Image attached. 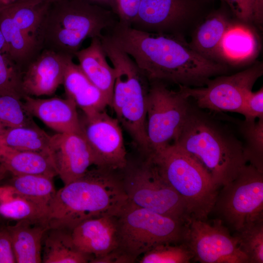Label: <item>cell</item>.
<instances>
[{"label":"cell","mask_w":263,"mask_h":263,"mask_svg":"<svg viewBox=\"0 0 263 263\" xmlns=\"http://www.w3.org/2000/svg\"><path fill=\"white\" fill-rule=\"evenodd\" d=\"M106 34L131 57L149 82L202 87L227 71L225 65L201 55L177 35L142 31L119 21Z\"/></svg>","instance_id":"cell-1"},{"label":"cell","mask_w":263,"mask_h":263,"mask_svg":"<svg viewBox=\"0 0 263 263\" xmlns=\"http://www.w3.org/2000/svg\"><path fill=\"white\" fill-rule=\"evenodd\" d=\"M128 201L121 171L95 167L56 191L45 224L71 231L90 219L117 216Z\"/></svg>","instance_id":"cell-2"},{"label":"cell","mask_w":263,"mask_h":263,"mask_svg":"<svg viewBox=\"0 0 263 263\" xmlns=\"http://www.w3.org/2000/svg\"><path fill=\"white\" fill-rule=\"evenodd\" d=\"M173 144L197 160L219 188L233 180L247 163L243 143L210 115L192 106Z\"/></svg>","instance_id":"cell-3"},{"label":"cell","mask_w":263,"mask_h":263,"mask_svg":"<svg viewBox=\"0 0 263 263\" xmlns=\"http://www.w3.org/2000/svg\"><path fill=\"white\" fill-rule=\"evenodd\" d=\"M105 7L82 0H50L42 21V49L74 56L87 38H101L117 22Z\"/></svg>","instance_id":"cell-4"},{"label":"cell","mask_w":263,"mask_h":263,"mask_svg":"<svg viewBox=\"0 0 263 263\" xmlns=\"http://www.w3.org/2000/svg\"><path fill=\"white\" fill-rule=\"evenodd\" d=\"M115 72L111 107L144 157L150 155L147 133V99L150 82L133 60L106 35L100 38Z\"/></svg>","instance_id":"cell-5"},{"label":"cell","mask_w":263,"mask_h":263,"mask_svg":"<svg viewBox=\"0 0 263 263\" xmlns=\"http://www.w3.org/2000/svg\"><path fill=\"white\" fill-rule=\"evenodd\" d=\"M149 156L164 180L184 202L190 219L207 221L219 187L206 169L175 144Z\"/></svg>","instance_id":"cell-6"},{"label":"cell","mask_w":263,"mask_h":263,"mask_svg":"<svg viewBox=\"0 0 263 263\" xmlns=\"http://www.w3.org/2000/svg\"><path fill=\"white\" fill-rule=\"evenodd\" d=\"M117 248L133 263L158 244L184 242L188 223L128 201L117 215Z\"/></svg>","instance_id":"cell-7"},{"label":"cell","mask_w":263,"mask_h":263,"mask_svg":"<svg viewBox=\"0 0 263 263\" xmlns=\"http://www.w3.org/2000/svg\"><path fill=\"white\" fill-rule=\"evenodd\" d=\"M121 173L129 202L186 222L190 219L184 202L164 180L150 156L136 163L128 161Z\"/></svg>","instance_id":"cell-8"},{"label":"cell","mask_w":263,"mask_h":263,"mask_svg":"<svg viewBox=\"0 0 263 263\" xmlns=\"http://www.w3.org/2000/svg\"><path fill=\"white\" fill-rule=\"evenodd\" d=\"M189 100L179 89H169L161 81L150 82L146 133L150 155L176 141L191 108Z\"/></svg>","instance_id":"cell-9"},{"label":"cell","mask_w":263,"mask_h":263,"mask_svg":"<svg viewBox=\"0 0 263 263\" xmlns=\"http://www.w3.org/2000/svg\"><path fill=\"white\" fill-rule=\"evenodd\" d=\"M222 187L212 211L228 227L236 231L263 218V172L246 164Z\"/></svg>","instance_id":"cell-10"},{"label":"cell","mask_w":263,"mask_h":263,"mask_svg":"<svg viewBox=\"0 0 263 263\" xmlns=\"http://www.w3.org/2000/svg\"><path fill=\"white\" fill-rule=\"evenodd\" d=\"M263 73L262 65L256 64L230 75H218L202 87L179 85V89L198 108L240 114L246 96Z\"/></svg>","instance_id":"cell-11"},{"label":"cell","mask_w":263,"mask_h":263,"mask_svg":"<svg viewBox=\"0 0 263 263\" xmlns=\"http://www.w3.org/2000/svg\"><path fill=\"white\" fill-rule=\"evenodd\" d=\"M184 242L201 263H249L237 239L219 219L212 224L189 219Z\"/></svg>","instance_id":"cell-12"},{"label":"cell","mask_w":263,"mask_h":263,"mask_svg":"<svg viewBox=\"0 0 263 263\" xmlns=\"http://www.w3.org/2000/svg\"><path fill=\"white\" fill-rule=\"evenodd\" d=\"M82 132L92 150L95 167L120 171L128 160L122 131L117 118L105 110L84 116L81 120Z\"/></svg>","instance_id":"cell-13"},{"label":"cell","mask_w":263,"mask_h":263,"mask_svg":"<svg viewBox=\"0 0 263 263\" xmlns=\"http://www.w3.org/2000/svg\"><path fill=\"white\" fill-rule=\"evenodd\" d=\"M49 155L64 185L82 176L94 165L92 150L82 130L51 136Z\"/></svg>","instance_id":"cell-14"},{"label":"cell","mask_w":263,"mask_h":263,"mask_svg":"<svg viewBox=\"0 0 263 263\" xmlns=\"http://www.w3.org/2000/svg\"><path fill=\"white\" fill-rule=\"evenodd\" d=\"M199 5V0H141L131 26L142 31L175 35L177 28Z\"/></svg>","instance_id":"cell-15"},{"label":"cell","mask_w":263,"mask_h":263,"mask_svg":"<svg viewBox=\"0 0 263 263\" xmlns=\"http://www.w3.org/2000/svg\"><path fill=\"white\" fill-rule=\"evenodd\" d=\"M69 55L42 49L22 73V88L25 95L39 96L55 93L62 84Z\"/></svg>","instance_id":"cell-16"},{"label":"cell","mask_w":263,"mask_h":263,"mask_svg":"<svg viewBox=\"0 0 263 263\" xmlns=\"http://www.w3.org/2000/svg\"><path fill=\"white\" fill-rule=\"evenodd\" d=\"M70 232L76 247L94 258L104 256L118 246L117 216L86 220L74 227Z\"/></svg>","instance_id":"cell-17"},{"label":"cell","mask_w":263,"mask_h":263,"mask_svg":"<svg viewBox=\"0 0 263 263\" xmlns=\"http://www.w3.org/2000/svg\"><path fill=\"white\" fill-rule=\"evenodd\" d=\"M24 103L29 112L57 133L82 130L75 104L69 98H34L25 95Z\"/></svg>","instance_id":"cell-18"},{"label":"cell","mask_w":263,"mask_h":263,"mask_svg":"<svg viewBox=\"0 0 263 263\" xmlns=\"http://www.w3.org/2000/svg\"><path fill=\"white\" fill-rule=\"evenodd\" d=\"M67 58L62 84L67 98L89 116L105 110L109 102L103 94L89 80L79 65Z\"/></svg>","instance_id":"cell-19"},{"label":"cell","mask_w":263,"mask_h":263,"mask_svg":"<svg viewBox=\"0 0 263 263\" xmlns=\"http://www.w3.org/2000/svg\"><path fill=\"white\" fill-rule=\"evenodd\" d=\"M74 56L83 73L103 94L111 107L115 72L107 63L100 38H91L90 45L77 51Z\"/></svg>","instance_id":"cell-20"},{"label":"cell","mask_w":263,"mask_h":263,"mask_svg":"<svg viewBox=\"0 0 263 263\" xmlns=\"http://www.w3.org/2000/svg\"><path fill=\"white\" fill-rule=\"evenodd\" d=\"M4 228L10 236L16 263H42L43 240L49 229L45 224L20 220Z\"/></svg>","instance_id":"cell-21"},{"label":"cell","mask_w":263,"mask_h":263,"mask_svg":"<svg viewBox=\"0 0 263 263\" xmlns=\"http://www.w3.org/2000/svg\"><path fill=\"white\" fill-rule=\"evenodd\" d=\"M0 167L13 175L41 174L53 177L57 175L49 155L18 150L0 144Z\"/></svg>","instance_id":"cell-22"},{"label":"cell","mask_w":263,"mask_h":263,"mask_svg":"<svg viewBox=\"0 0 263 263\" xmlns=\"http://www.w3.org/2000/svg\"><path fill=\"white\" fill-rule=\"evenodd\" d=\"M42 263H87L94 258L80 251L75 245L69 230L49 228L42 243Z\"/></svg>","instance_id":"cell-23"},{"label":"cell","mask_w":263,"mask_h":263,"mask_svg":"<svg viewBox=\"0 0 263 263\" xmlns=\"http://www.w3.org/2000/svg\"><path fill=\"white\" fill-rule=\"evenodd\" d=\"M0 27L7 53L23 72L42 50L21 33L2 7H0Z\"/></svg>","instance_id":"cell-24"},{"label":"cell","mask_w":263,"mask_h":263,"mask_svg":"<svg viewBox=\"0 0 263 263\" xmlns=\"http://www.w3.org/2000/svg\"><path fill=\"white\" fill-rule=\"evenodd\" d=\"M257 51L256 38L248 28L242 25L229 26L219 47V56L236 64L252 58Z\"/></svg>","instance_id":"cell-25"},{"label":"cell","mask_w":263,"mask_h":263,"mask_svg":"<svg viewBox=\"0 0 263 263\" xmlns=\"http://www.w3.org/2000/svg\"><path fill=\"white\" fill-rule=\"evenodd\" d=\"M53 178L41 174L13 175L6 185L18 195L36 204L47 212L56 192Z\"/></svg>","instance_id":"cell-26"},{"label":"cell","mask_w":263,"mask_h":263,"mask_svg":"<svg viewBox=\"0 0 263 263\" xmlns=\"http://www.w3.org/2000/svg\"><path fill=\"white\" fill-rule=\"evenodd\" d=\"M229 26L223 14H216L201 24L189 45L201 55L214 60L219 56L220 43Z\"/></svg>","instance_id":"cell-27"},{"label":"cell","mask_w":263,"mask_h":263,"mask_svg":"<svg viewBox=\"0 0 263 263\" xmlns=\"http://www.w3.org/2000/svg\"><path fill=\"white\" fill-rule=\"evenodd\" d=\"M51 137L39 127L5 128L0 133V144L18 150L49 155Z\"/></svg>","instance_id":"cell-28"},{"label":"cell","mask_w":263,"mask_h":263,"mask_svg":"<svg viewBox=\"0 0 263 263\" xmlns=\"http://www.w3.org/2000/svg\"><path fill=\"white\" fill-rule=\"evenodd\" d=\"M46 211L17 194L7 185L0 187V215L14 220H28L45 224Z\"/></svg>","instance_id":"cell-29"},{"label":"cell","mask_w":263,"mask_h":263,"mask_svg":"<svg viewBox=\"0 0 263 263\" xmlns=\"http://www.w3.org/2000/svg\"><path fill=\"white\" fill-rule=\"evenodd\" d=\"M257 119L242 121L239 128L245 141L243 145L247 162L263 172V117Z\"/></svg>","instance_id":"cell-30"},{"label":"cell","mask_w":263,"mask_h":263,"mask_svg":"<svg viewBox=\"0 0 263 263\" xmlns=\"http://www.w3.org/2000/svg\"><path fill=\"white\" fill-rule=\"evenodd\" d=\"M232 235L249 263H263V218L247 224Z\"/></svg>","instance_id":"cell-31"},{"label":"cell","mask_w":263,"mask_h":263,"mask_svg":"<svg viewBox=\"0 0 263 263\" xmlns=\"http://www.w3.org/2000/svg\"><path fill=\"white\" fill-rule=\"evenodd\" d=\"M22 100L10 95L0 96V123L3 127H38Z\"/></svg>","instance_id":"cell-32"},{"label":"cell","mask_w":263,"mask_h":263,"mask_svg":"<svg viewBox=\"0 0 263 263\" xmlns=\"http://www.w3.org/2000/svg\"><path fill=\"white\" fill-rule=\"evenodd\" d=\"M193 254L185 242L158 244L143 254L140 263H188Z\"/></svg>","instance_id":"cell-33"},{"label":"cell","mask_w":263,"mask_h":263,"mask_svg":"<svg viewBox=\"0 0 263 263\" xmlns=\"http://www.w3.org/2000/svg\"><path fill=\"white\" fill-rule=\"evenodd\" d=\"M22 72L6 52H0V96L10 95L22 99Z\"/></svg>","instance_id":"cell-34"},{"label":"cell","mask_w":263,"mask_h":263,"mask_svg":"<svg viewBox=\"0 0 263 263\" xmlns=\"http://www.w3.org/2000/svg\"><path fill=\"white\" fill-rule=\"evenodd\" d=\"M241 114L246 121H253L263 117V89L250 92L246 96Z\"/></svg>","instance_id":"cell-35"},{"label":"cell","mask_w":263,"mask_h":263,"mask_svg":"<svg viewBox=\"0 0 263 263\" xmlns=\"http://www.w3.org/2000/svg\"><path fill=\"white\" fill-rule=\"evenodd\" d=\"M141 0H113V10L117 14L119 21L131 25L136 19Z\"/></svg>","instance_id":"cell-36"},{"label":"cell","mask_w":263,"mask_h":263,"mask_svg":"<svg viewBox=\"0 0 263 263\" xmlns=\"http://www.w3.org/2000/svg\"><path fill=\"white\" fill-rule=\"evenodd\" d=\"M256 0H225L237 18L243 21L253 20V9Z\"/></svg>","instance_id":"cell-37"},{"label":"cell","mask_w":263,"mask_h":263,"mask_svg":"<svg viewBox=\"0 0 263 263\" xmlns=\"http://www.w3.org/2000/svg\"><path fill=\"white\" fill-rule=\"evenodd\" d=\"M16 259L8 232L0 230V263H16Z\"/></svg>","instance_id":"cell-38"},{"label":"cell","mask_w":263,"mask_h":263,"mask_svg":"<svg viewBox=\"0 0 263 263\" xmlns=\"http://www.w3.org/2000/svg\"><path fill=\"white\" fill-rule=\"evenodd\" d=\"M89 3L99 5L102 7L106 6L111 7L112 9L113 4V0H82Z\"/></svg>","instance_id":"cell-39"},{"label":"cell","mask_w":263,"mask_h":263,"mask_svg":"<svg viewBox=\"0 0 263 263\" xmlns=\"http://www.w3.org/2000/svg\"><path fill=\"white\" fill-rule=\"evenodd\" d=\"M0 52H6L5 42L0 27Z\"/></svg>","instance_id":"cell-40"},{"label":"cell","mask_w":263,"mask_h":263,"mask_svg":"<svg viewBox=\"0 0 263 263\" xmlns=\"http://www.w3.org/2000/svg\"><path fill=\"white\" fill-rule=\"evenodd\" d=\"M22 0H0V7L11 4Z\"/></svg>","instance_id":"cell-41"},{"label":"cell","mask_w":263,"mask_h":263,"mask_svg":"<svg viewBox=\"0 0 263 263\" xmlns=\"http://www.w3.org/2000/svg\"><path fill=\"white\" fill-rule=\"evenodd\" d=\"M5 171H4L2 168L0 167V181L2 178L3 175Z\"/></svg>","instance_id":"cell-42"},{"label":"cell","mask_w":263,"mask_h":263,"mask_svg":"<svg viewBox=\"0 0 263 263\" xmlns=\"http://www.w3.org/2000/svg\"><path fill=\"white\" fill-rule=\"evenodd\" d=\"M5 128L2 126V125L0 123V133L3 131Z\"/></svg>","instance_id":"cell-43"},{"label":"cell","mask_w":263,"mask_h":263,"mask_svg":"<svg viewBox=\"0 0 263 263\" xmlns=\"http://www.w3.org/2000/svg\"></svg>","instance_id":"cell-44"},{"label":"cell","mask_w":263,"mask_h":263,"mask_svg":"<svg viewBox=\"0 0 263 263\" xmlns=\"http://www.w3.org/2000/svg\"></svg>","instance_id":"cell-45"}]
</instances>
